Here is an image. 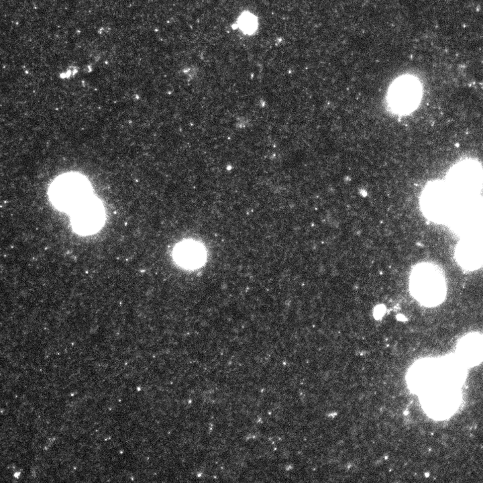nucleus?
<instances>
[{"instance_id": "nucleus-1", "label": "nucleus", "mask_w": 483, "mask_h": 483, "mask_svg": "<svg viewBox=\"0 0 483 483\" xmlns=\"http://www.w3.org/2000/svg\"><path fill=\"white\" fill-rule=\"evenodd\" d=\"M173 259L176 263L186 269H196L204 264L206 259L204 246L194 241H182L173 250Z\"/></svg>"}, {"instance_id": "nucleus-2", "label": "nucleus", "mask_w": 483, "mask_h": 483, "mask_svg": "<svg viewBox=\"0 0 483 483\" xmlns=\"http://www.w3.org/2000/svg\"><path fill=\"white\" fill-rule=\"evenodd\" d=\"M238 23L239 28L245 34H254L258 28L257 18L248 11L242 13Z\"/></svg>"}]
</instances>
